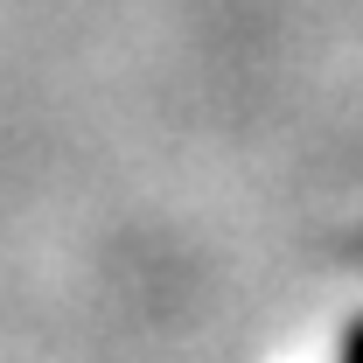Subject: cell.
<instances>
[{
	"mask_svg": "<svg viewBox=\"0 0 363 363\" xmlns=\"http://www.w3.org/2000/svg\"><path fill=\"white\" fill-rule=\"evenodd\" d=\"M342 363H363V321H357V335H350V350H342Z\"/></svg>",
	"mask_w": 363,
	"mask_h": 363,
	"instance_id": "1",
	"label": "cell"
}]
</instances>
